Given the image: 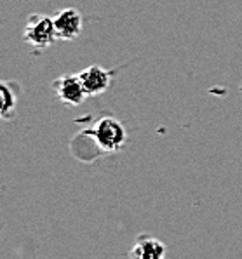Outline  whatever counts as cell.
<instances>
[{
    "label": "cell",
    "mask_w": 242,
    "mask_h": 259,
    "mask_svg": "<svg viewBox=\"0 0 242 259\" xmlns=\"http://www.w3.org/2000/svg\"><path fill=\"white\" fill-rule=\"evenodd\" d=\"M134 259H160L166 256V245L158 238L148 233H141L136 237L133 250L129 252Z\"/></svg>",
    "instance_id": "8992f818"
},
{
    "label": "cell",
    "mask_w": 242,
    "mask_h": 259,
    "mask_svg": "<svg viewBox=\"0 0 242 259\" xmlns=\"http://www.w3.org/2000/svg\"><path fill=\"white\" fill-rule=\"evenodd\" d=\"M54 26L59 40H75L82 33L84 18L75 7H66L54 16Z\"/></svg>",
    "instance_id": "277c9868"
},
{
    "label": "cell",
    "mask_w": 242,
    "mask_h": 259,
    "mask_svg": "<svg viewBox=\"0 0 242 259\" xmlns=\"http://www.w3.org/2000/svg\"><path fill=\"white\" fill-rule=\"evenodd\" d=\"M78 77L84 83L87 96H101L112 83L113 71L103 68L100 65H91L78 71Z\"/></svg>",
    "instance_id": "5b68a950"
},
{
    "label": "cell",
    "mask_w": 242,
    "mask_h": 259,
    "mask_svg": "<svg viewBox=\"0 0 242 259\" xmlns=\"http://www.w3.org/2000/svg\"><path fill=\"white\" fill-rule=\"evenodd\" d=\"M23 38L33 49L44 51L51 47L58 40L54 18H49V16L41 13L30 14L28 19H26L25 30H23Z\"/></svg>",
    "instance_id": "7a4b0ae2"
},
{
    "label": "cell",
    "mask_w": 242,
    "mask_h": 259,
    "mask_svg": "<svg viewBox=\"0 0 242 259\" xmlns=\"http://www.w3.org/2000/svg\"><path fill=\"white\" fill-rule=\"evenodd\" d=\"M53 91L65 106H80L87 98L86 87L82 83L80 77H78V73L61 75L53 82Z\"/></svg>",
    "instance_id": "3957f363"
},
{
    "label": "cell",
    "mask_w": 242,
    "mask_h": 259,
    "mask_svg": "<svg viewBox=\"0 0 242 259\" xmlns=\"http://www.w3.org/2000/svg\"><path fill=\"white\" fill-rule=\"evenodd\" d=\"M86 136L94 141L101 153H113L118 151L128 141V133L120 120L115 117H103L91 129L84 131Z\"/></svg>",
    "instance_id": "6da1fadb"
},
{
    "label": "cell",
    "mask_w": 242,
    "mask_h": 259,
    "mask_svg": "<svg viewBox=\"0 0 242 259\" xmlns=\"http://www.w3.org/2000/svg\"><path fill=\"white\" fill-rule=\"evenodd\" d=\"M9 82H2L0 89H2V118L9 120L16 115V93L9 89Z\"/></svg>",
    "instance_id": "52a82bcc"
}]
</instances>
